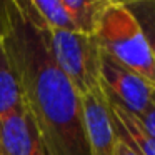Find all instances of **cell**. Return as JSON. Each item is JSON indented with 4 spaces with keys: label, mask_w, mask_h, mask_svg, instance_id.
Returning a JSON list of instances; mask_svg holds the SVG:
<instances>
[{
    "label": "cell",
    "mask_w": 155,
    "mask_h": 155,
    "mask_svg": "<svg viewBox=\"0 0 155 155\" xmlns=\"http://www.w3.org/2000/svg\"><path fill=\"white\" fill-rule=\"evenodd\" d=\"M5 17H7V0H0V38L5 30Z\"/></svg>",
    "instance_id": "cell-14"
},
{
    "label": "cell",
    "mask_w": 155,
    "mask_h": 155,
    "mask_svg": "<svg viewBox=\"0 0 155 155\" xmlns=\"http://www.w3.org/2000/svg\"><path fill=\"white\" fill-rule=\"evenodd\" d=\"M125 4L134 14V17L137 18L148 42V47L155 57V0H132Z\"/></svg>",
    "instance_id": "cell-11"
},
{
    "label": "cell",
    "mask_w": 155,
    "mask_h": 155,
    "mask_svg": "<svg viewBox=\"0 0 155 155\" xmlns=\"http://www.w3.org/2000/svg\"><path fill=\"white\" fill-rule=\"evenodd\" d=\"M35 18L44 27L50 30H68L75 32L67 12H65L62 0H28Z\"/></svg>",
    "instance_id": "cell-10"
},
{
    "label": "cell",
    "mask_w": 155,
    "mask_h": 155,
    "mask_svg": "<svg viewBox=\"0 0 155 155\" xmlns=\"http://www.w3.org/2000/svg\"><path fill=\"white\" fill-rule=\"evenodd\" d=\"M80 104L90 155H115L117 132L108 98L102 85L97 90L80 97Z\"/></svg>",
    "instance_id": "cell-5"
},
{
    "label": "cell",
    "mask_w": 155,
    "mask_h": 155,
    "mask_svg": "<svg viewBox=\"0 0 155 155\" xmlns=\"http://www.w3.org/2000/svg\"><path fill=\"white\" fill-rule=\"evenodd\" d=\"M100 85L108 100L132 115H138L155 100V87L140 75L102 54Z\"/></svg>",
    "instance_id": "cell-4"
},
{
    "label": "cell",
    "mask_w": 155,
    "mask_h": 155,
    "mask_svg": "<svg viewBox=\"0 0 155 155\" xmlns=\"http://www.w3.org/2000/svg\"><path fill=\"white\" fill-rule=\"evenodd\" d=\"M27 15L38 25L50 57L68 78L78 97L90 94L100 87V58L102 52L95 35H84L68 30H50L35 18L30 5L20 2Z\"/></svg>",
    "instance_id": "cell-3"
},
{
    "label": "cell",
    "mask_w": 155,
    "mask_h": 155,
    "mask_svg": "<svg viewBox=\"0 0 155 155\" xmlns=\"http://www.w3.org/2000/svg\"><path fill=\"white\" fill-rule=\"evenodd\" d=\"M24 107L17 75L0 38V120Z\"/></svg>",
    "instance_id": "cell-9"
},
{
    "label": "cell",
    "mask_w": 155,
    "mask_h": 155,
    "mask_svg": "<svg viewBox=\"0 0 155 155\" xmlns=\"http://www.w3.org/2000/svg\"><path fill=\"white\" fill-rule=\"evenodd\" d=\"M0 155H48L25 107L0 120Z\"/></svg>",
    "instance_id": "cell-6"
},
{
    "label": "cell",
    "mask_w": 155,
    "mask_h": 155,
    "mask_svg": "<svg viewBox=\"0 0 155 155\" xmlns=\"http://www.w3.org/2000/svg\"><path fill=\"white\" fill-rule=\"evenodd\" d=\"M95 38L104 55L155 87V57L125 2H108Z\"/></svg>",
    "instance_id": "cell-2"
},
{
    "label": "cell",
    "mask_w": 155,
    "mask_h": 155,
    "mask_svg": "<svg viewBox=\"0 0 155 155\" xmlns=\"http://www.w3.org/2000/svg\"><path fill=\"white\" fill-rule=\"evenodd\" d=\"M108 105H110V112L114 117L115 130L130 143V147H134V150L138 155H155V138L140 127L134 115L110 100H108Z\"/></svg>",
    "instance_id": "cell-7"
},
{
    "label": "cell",
    "mask_w": 155,
    "mask_h": 155,
    "mask_svg": "<svg viewBox=\"0 0 155 155\" xmlns=\"http://www.w3.org/2000/svg\"><path fill=\"white\" fill-rule=\"evenodd\" d=\"M115 155H138L137 152L134 150V147H130V143H128L118 132H117V143H115Z\"/></svg>",
    "instance_id": "cell-13"
},
{
    "label": "cell",
    "mask_w": 155,
    "mask_h": 155,
    "mask_svg": "<svg viewBox=\"0 0 155 155\" xmlns=\"http://www.w3.org/2000/svg\"><path fill=\"white\" fill-rule=\"evenodd\" d=\"M108 2L110 0H62V5L75 32L95 35Z\"/></svg>",
    "instance_id": "cell-8"
},
{
    "label": "cell",
    "mask_w": 155,
    "mask_h": 155,
    "mask_svg": "<svg viewBox=\"0 0 155 155\" xmlns=\"http://www.w3.org/2000/svg\"><path fill=\"white\" fill-rule=\"evenodd\" d=\"M134 117H135V120L140 124V127L143 128L148 135H152V137L155 138V100L152 102L142 114L134 115Z\"/></svg>",
    "instance_id": "cell-12"
},
{
    "label": "cell",
    "mask_w": 155,
    "mask_h": 155,
    "mask_svg": "<svg viewBox=\"0 0 155 155\" xmlns=\"http://www.w3.org/2000/svg\"><path fill=\"white\" fill-rule=\"evenodd\" d=\"M2 44L47 153L90 155L80 97L50 57L40 28L20 0H7Z\"/></svg>",
    "instance_id": "cell-1"
}]
</instances>
